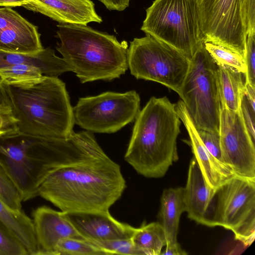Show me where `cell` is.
<instances>
[{
    "label": "cell",
    "instance_id": "obj_1",
    "mask_svg": "<svg viewBox=\"0 0 255 255\" xmlns=\"http://www.w3.org/2000/svg\"><path fill=\"white\" fill-rule=\"evenodd\" d=\"M109 158L86 130L74 132L69 137L17 130L0 136V161L17 187L22 201L38 196L43 182L58 169Z\"/></svg>",
    "mask_w": 255,
    "mask_h": 255
},
{
    "label": "cell",
    "instance_id": "obj_2",
    "mask_svg": "<svg viewBox=\"0 0 255 255\" xmlns=\"http://www.w3.org/2000/svg\"><path fill=\"white\" fill-rule=\"evenodd\" d=\"M126 186L120 165L110 158L55 171L43 182L38 196L66 213H104Z\"/></svg>",
    "mask_w": 255,
    "mask_h": 255
},
{
    "label": "cell",
    "instance_id": "obj_3",
    "mask_svg": "<svg viewBox=\"0 0 255 255\" xmlns=\"http://www.w3.org/2000/svg\"><path fill=\"white\" fill-rule=\"evenodd\" d=\"M180 125L175 104L166 97H151L134 120L125 160L145 177H163L178 159Z\"/></svg>",
    "mask_w": 255,
    "mask_h": 255
},
{
    "label": "cell",
    "instance_id": "obj_4",
    "mask_svg": "<svg viewBox=\"0 0 255 255\" xmlns=\"http://www.w3.org/2000/svg\"><path fill=\"white\" fill-rule=\"evenodd\" d=\"M56 49L82 83L112 81L128 69L127 41L87 25L60 23Z\"/></svg>",
    "mask_w": 255,
    "mask_h": 255
},
{
    "label": "cell",
    "instance_id": "obj_5",
    "mask_svg": "<svg viewBox=\"0 0 255 255\" xmlns=\"http://www.w3.org/2000/svg\"><path fill=\"white\" fill-rule=\"evenodd\" d=\"M17 131L34 135L69 137L75 124L65 84L58 77L45 76L27 87L3 84Z\"/></svg>",
    "mask_w": 255,
    "mask_h": 255
},
{
    "label": "cell",
    "instance_id": "obj_6",
    "mask_svg": "<svg viewBox=\"0 0 255 255\" xmlns=\"http://www.w3.org/2000/svg\"><path fill=\"white\" fill-rule=\"evenodd\" d=\"M140 29L190 60L205 41L197 0H155Z\"/></svg>",
    "mask_w": 255,
    "mask_h": 255
},
{
    "label": "cell",
    "instance_id": "obj_7",
    "mask_svg": "<svg viewBox=\"0 0 255 255\" xmlns=\"http://www.w3.org/2000/svg\"><path fill=\"white\" fill-rule=\"evenodd\" d=\"M179 95L197 129L219 133L221 101L218 65L204 43L190 60Z\"/></svg>",
    "mask_w": 255,
    "mask_h": 255
},
{
    "label": "cell",
    "instance_id": "obj_8",
    "mask_svg": "<svg viewBox=\"0 0 255 255\" xmlns=\"http://www.w3.org/2000/svg\"><path fill=\"white\" fill-rule=\"evenodd\" d=\"M205 41L228 47L244 58L247 34L255 31V0H197Z\"/></svg>",
    "mask_w": 255,
    "mask_h": 255
},
{
    "label": "cell",
    "instance_id": "obj_9",
    "mask_svg": "<svg viewBox=\"0 0 255 255\" xmlns=\"http://www.w3.org/2000/svg\"><path fill=\"white\" fill-rule=\"evenodd\" d=\"M127 60L135 78L159 83L178 95L190 63L180 52L148 34L130 42Z\"/></svg>",
    "mask_w": 255,
    "mask_h": 255
},
{
    "label": "cell",
    "instance_id": "obj_10",
    "mask_svg": "<svg viewBox=\"0 0 255 255\" xmlns=\"http://www.w3.org/2000/svg\"><path fill=\"white\" fill-rule=\"evenodd\" d=\"M230 230L250 246L255 238V180L235 175L216 190L210 227Z\"/></svg>",
    "mask_w": 255,
    "mask_h": 255
},
{
    "label": "cell",
    "instance_id": "obj_11",
    "mask_svg": "<svg viewBox=\"0 0 255 255\" xmlns=\"http://www.w3.org/2000/svg\"><path fill=\"white\" fill-rule=\"evenodd\" d=\"M140 101L134 90L80 98L73 108L74 123L92 133H115L135 120Z\"/></svg>",
    "mask_w": 255,
    "mask_h": 255
},
{
    "label": "cell",
    "instance_id": "obj_12",
    "mask_svg": "<svg viewBox=\"0 0 255 255\" xmlns=\"http://www.w3.org/2000/svg\"><path fill=\"white\" fill-rule=\"evenodd\" d=\"M219 135L224 163L235 175L255 180V147L240 109L221 105Z\"/></svg>",
    "mask_w": 255,
    "mask_h": 255
},
{
    "label": "cell",
    "instance_id": "obj_13",
    "mask_svg": "<svg viewBox=\"0 0 255 255\" xmlns=\"http://www.w3.org/2000/svg\"><path fill=\"white\" fill-rule=\"evenodd\" d=\"M43 49L36 26L11 7L0 8V50L34 54Z\"/></svg>",
    "mask_w": 255,
    "mask_h": 255
},
{
    "label": "cell",
    "instance_id": "obj_14",
    "mask_svg": "<svg viewBox=\"0 0 255 255\" xmlns=\"http://www.w3.org/2000/svg\"><path fill=\"white\" fill-rule=\"evenodd\" d=\"M32 215L38 255H55L57 244L62 239L85 240L64 212L42 206L36 208Z\"/></svg>",
    "mask_w": 255,
    "mask_h": 255
},
{
    "label": "cell",
    "instance_id": "obj_15",
    "mask_svg": "<svg viewBox=\"0 0 255 255\" xmlns=\"http://www.w3.org/2000/svg\"><path fill=\"white\" fill-rule=\"evenodd\" d=\"M216 190L207 184L193 157L189 166L186 184L183 187L185 212L189 219L210 227Z\"/></svg>",
    "mask_w": 255,
    "mask_h": 255
},
{
    "label": "cell",
    "instance_id": "obj_16",
    "mask_svg": "<svg viewBox=\"0 0 255 255\" xmlns=\"http://www.w3.org/2000/svg\"><path fill=\"white\" fill-rule=\"evenodd\" d=\"M175 109L188 133L193 157L196 160L207 184L214 189L235 175L225 164L215 158L203 143L188 112L181 100L175 104Z\"/></svg>",
    "mask_w": 255,
    "mask_h": 255
},
{
    "label": "cell",
    "instance_id": "obj_17",
    "mask_svg": "<svg viewBox=\"0 0 255 255\" xmlns=\"http://www.w3.org/2000/svg\"><path fill=\"white\" fill-rule=\"evenodd\" d=\"M22 6L60 23L87 25L103 21L91 0H30Z\"/></svg>",
    "mask_w": 255,
    "mask_h": 255
},
{
    "label": "cell",
    "instance_id": "obj_18",
    "mask_svg": "<svg viewBox=\"0 0 255 255\" xmlns=\"http://www.w3.org/2000/svg\"><path fill=\"white\" fill-rule=\"evenodd\" d=\"M67 215L80 234L88 241L131 238L136 228L117 220L110 211Z\"/></svg>",
    "mask_w": 255,
    "mask_h": 255
},
{
    "label": "cell",
    "instance_id": "obj_19",
    "mask_svg": "<svg viewBox=\"0 0 255 255\" xmlns=\"http://www.w3.org/2000/svg\"><path fill=\"white\" fill-rule=\"evenodd\" d=\"M20 64H28L39 68L44 76L58 77L62 74L72 71L63 58L57 56L54 50L44 48L34 54H22L0 50V68Z\"/></svg>",
    "mask_w": 255,
    "mask_h": 255
},
{
    "label": "cell",
    "instance_id": "obj_20",
    "mask_svg": "<svg viewBox=\"0 0 255 255\" xmlns=\"http://www.w3.org/2000/svg\"><path fill=\"white\" fill-rule=\"evenodd\" d=\"M160 203L159 216L165 235L166 248L177 247L180 246L177 240L180 218L185 212L183 187L164 189Z\"/></svg>",
    "mask_w": 255,
    "mask_h": 255
},
{
    "label": "cell",
    "instance_id": "obj_21",
    "mask_svg": "<svg viewBox=\"0 0 255 255\" xmlns=\"http://www.w3.org/2000/svg\"><path fill=\"white\" fill-rule=\"evenodd\" d=\"M0 220L3 222L23 245L28 255H38V248L33 220L22 210H11L0 198Z\"/></svg>",
    "mask_w": 255,
    "mask_h": 255
},
{
    "label": "cell",
    "instance_id": "obj_22",
    "mask_svg": "<svg viewBox=\"0 0 255 255\" xmlns=\"http://www.w3.org/2000/svg\"><path fill=\"white\" fill-rule=\"evenodd\" d=\"M245 74L228 67L218 65V84L221 105L229 110H239L244 88Z\"/></svg>",
    "mask_w": 255,
    "mask_h": 255
},
{
    "label": "cell",
    "instance_id": "obj_23",
    "mask_svg": "<svg viewBox=\"0 0 255 255\" xmlns=\"http://www.w3.org/2000/svg\"><path fill=\"white\" fill-rule=\"evenodd\" d=\"M131 238L142 255H159L166 245L164 230L158 222L143 223L139 228H135Z\"/></svg>",
    "mask_w": 255,
    "mask_h": 255
},
{
    "label": "cell",
    "instance_id": "obj_24",
    "mask_svg": "<svg viewBox=\"0 0 255 255\" xmlns=\"http://www.w3.org/2000/svg\"><path fill=\"white\" fill-rule=\"evenodd\" d=\"M45 77L41 70L33 65L20 64L0 68V79L8 86L30 87L40 82Z\"/></svg>",
    "mask_w": 255,
    "mask_h": 255
},
{
    "label": "cell",
    "instance_id": "obj_25",
    "mask_svg": "<svg viewBox=\"0 0 255 255\" xmlns=\"http://www.w3.org/2000/svg\"><path fill=\"white\" fill-rule=\"evenodd\" d=\"M205 49L218 65L228 67L245 74L244 58L231 49L209 41L204 42Z\"/></svg>",
    "mask_w": 255,
    "mask_h": 255
},
{
    "label": "cell",
    "instance_id": "obj_26",
    "mask_svg": "<svg viewBox=\"0 0 255 255\" xmlns=\"http://www.w3.org/2000/svg\"><path fill=\"white\" fill-rule=\"evenodd\" d=\"M107 255L103 250L86 240L67 238L57 244L55 255Z\"/></svg>",
    "mask_w": 255,
    "mask_h": 255
},
{
    "label": "cell",
    "instance_id": "obj_27",
    "mask_svg": "<svg viewBox=\"0 0 255 255\" xmlns=\"http://www.w3.org/2000/svg\"><path fill=\"white\" fill-rule=\"evenodd\" d=\"M0 198L12 211L21 209L20 192L13 179L0 161Z\"/></svg>",
    "mask_w": 255,
    "mask_h": 255
},
{
    "label": "cell",
    "instance_id": "obj_28",
    "mask_svg": "<svg viewBox=\"0 0 255 255\" xmlns=\"http://www.w3.org/2000/svg\"><path fill=\"white\" fill-rule=\"evenodd\" d=\"M239 109L248 131L255 142V88L246 83L241 96Z\"/></svg>",
    "mask_w": 255,
    "mask_h": 255
},
{
    "label": "cell",
    "instance_id": "obj_29",
    "mask_svg": "<svg viewBox=\"0 0 255 255\" xmlns=\"http://www.w3.org/2000/svg\"><path fill=\"white\" fill-rule=\"evenodd\" d=\"M0 255H28L27 250L22 243L1 220Z\"/></svg>",
    "mask_w": 255,
    "mask_h": 255
},
{
    "label": "cell",
    "instance_id": "obj_30",
    "mask_svg": "<svg viewBox=\"0 0 255 255\" xmlns=\"http://www.w3.org/2000/svg\"><path fill=\"white\" fill-rule=\"evenodd\" d=\"M89 242L105 251L108 255H142L133 245L131 238Z\"/></svg>",
    "mask_w": 255,
    "mask_h": 255
},
{
    "label": "cell",
    "instance_id": "obj_31",
    "mask_svg": "<svg viewBox=\"0 0 255 255\" xmlns=\"http://www.w3.org/2000/svg\"><path fill=\"white\" fill-rule=\"evenodd\" d=\"M244 59L246 66L245 83L255 88V31L247 34Z\"/></svg>",
    "mask_w": 255,
    "mask_h": 255
},
{
    "label": "cell",
    "instance_id": "obj_32",
    "mask_svg": "<svg viewBox=\"0 0 255 255\" xmlns=\"http://www.w3.org/2000/svg\"><path fill=\"white\" fill-rule=\"evenodd\" d=\"M197 131L207 150L218 160L224 164L221 148L219 133L203 129H197Z\"/></svg>",
    "mask_w": 255,
    "mask_h": 255
},
{
    "label": "cell",
    "instance_id": "obj_33",
    "mask_svg": "<svg viewBox=\"0 0 255 255\" xmlns=\"http://www.w3.org/2000/svg\"><path fill=\"white\" fill-rule=\"evenodd\" d=\"M16 123L11 106L0 107V136L17 130Z\"/></svg>",
    "mask_w": 255,
    "mask_h": 255
},
{
    "label": "cell",
    "instance_id": "obj_34",
    "mask_svg": "<svg viewBox=\"0 0 255 255\" xmlns=\"http://www.w3.org/2000/svg\"><path fill=\"white\" fill-rule=\"evenodd\" d=\"M109 10L123 11L129 5L130 0H99Z\"/></svg>",
    "mask_w": 255,
    "mask_h": 255
},
{
    "label": "cell",
    "instance_id": "obj_35",
    "mask_svg": "<svg viewBox=\"0 0 255 255\" xmlns=\"http://www.w3.org/2000/svg\"><path fill=\"white\" fill-rule=\"evenodd\" d=\"M30 0H0V6L12 7L22 6Z\"/></svg>",
    "mask_w": 255,
    "mask_h": 255
},
{
    "label": "cell",
    "instance_id": "obj_36",
    "mask_svg": "<svg viewBox=\"0 0 255 255\" xmlns=\"http://www.w3.org/2000/svg\"><path fill=\"white\" fill-rule=\"evenodd\" d=\"M7 106H10L9 99L3 84L0 79V107Z\"/></svg>",
    "mask_w": 255,
    "mask_h": 255
},
{
    "label": "cell",
    "instance_id": "obj_37",
    "mask_svg": "<svg viewBox=\"0 0 255 255\" xmlns=\"http://www.w3.org/2000/svg\"><path fill=\"white\" fill-rule=\"evenodd\" d=\"M181 247V246H180ZM178 247L177 248L172 249H166L164 251L161 253L160 255H185L187 253L182 250L181 247Z\"/></svg>",
    "mask_w": 255,
    "mask_h": 255
}]
</instances>
